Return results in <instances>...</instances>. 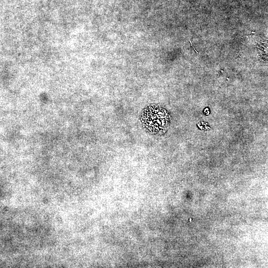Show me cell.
<instances>
[{
	"instance_id": "cell-1",
	"label": "cell",
	"mask_w": 268,
	"mask_h": 268,
	"mask_svg": "<svg viewBox=\"0 0 268 268\" xmlns=\"http://www.w3.org/2000/svg\"><path fill=\"white\" fill-rule=\"evenodd\" d=\"M140 120L143 127L153 134L165 133L170 122L168 111L156 105H149L144 108L140 114Z\"/></svg>"
}]
</instances>
